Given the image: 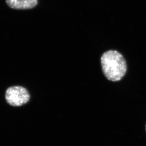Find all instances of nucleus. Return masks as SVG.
I'll return each instance as SVG.
<instances>
[{
  "instance_id": "4",
  "label": "nucleus",
  "mask_w": 146,
  "mask_h": 146,
  "mask_svg": "<svg viewBox=\"0 0 146 146\" xmlns=\"http://www.w3.org/2000/svg\"></svg>"
},
{
  "instance_id": "1",
  "label": "nucleus",
  "mask_w": 146,
  "mask_h": 146,
  "mask_svg": "<svg viewBox=\"0 0 146 146\" xmlns=\"http://www.w3.org/2000/svg\"><path fill=\"white\" fill-rule=\"evenodd\" d=\"M101 64L104 76L111 81H119L126 73V60L117 51L110 50L103 54L101 58Z\"/></svg>"
},
{
  "instance_id": "2",
  "label": "nucleus",
  "mask_w": 146,
  "mask_h": 146,
  "mask_svg": "<svg viewBox=\"0 0 146 146\" xmlns=\"http://www.w3.org/2000/svg\"><path fill=\"white\" fill-rule=\"evenodd\" d=\"M7 103L14 107H19L27 104L30 99L29 92L21 86H13L7 89L5 93Z\"/></svg>"
},
{
  "instance_id": "3",
  "label": "nucleus",
  "mask_w": 146,
  "mask_h": 146,
  "mask_svg": "<svg viewBox=\"0 0 146 146\" xmlns=\"http://www.w3.org/2000/svg\"><path fill=\"white\" fill-rule=\"evenodd\" d=\"M6 3L11 8L17 10H28L36 6L38 0H6Z\"/></svg>"
}]
</instances>
